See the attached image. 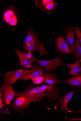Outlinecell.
I'll use <instances>...</instances> for the list:
<instances>
[{
	"mask_svg": "<svg viewBox=\"0 0 81 121\" xmlns=\"http://www.w3.org/2000/svg\"><path fill=\"white\" fill-rule=\"evenodd\" d=\"M39 35L35 32L32 26L28 28V33L25 41L23 49L27 52H39L40 58L48 55V51L43 44L39 40Z\"/></svg>",
	"mask_w": 81,
	"mask_h": 121,
	"instance_id": "obj_1",
	"label": "cell"
},
{
	"mask_svg": "<svg viewBox=\"0 0 81 121\" xmlns=\"http://www.w3.org/2000/svg\"><path fill=\"white\" fill-rule=\"evenodd\" d=\"M14 102L9 105L13 109L14 113L22 114L26 113L29 108L30 103L24 92L16 93Z\"/></svg>",
	"mask_w": 81,
	"mask_h": 121,
	"instance_id": "obj_2",
	"label": "cell"
},
{
	"mask_svg": "<svg viewBox=\"0 0 81 121\" xmlns=\"http://www.w3.org/2000/svg\"><path fill=\"white\" fill-rule=\"evenodd\" d=\"M37 63L43 68L45 71L54 73L58 68L65 65L63 59L60 56H57L51 60H37Z\"/></svg>",
	"mask_w": 81,
	"mask_h": 121,
	"instance_id": "obj_3",
	"label": "cell"
},
{
	"mask_svg": "<svg viewBox=\"0 0 81 121\" xmlns=\"http://www.w3.org/2000/svg\"><path fill=\"white\" fill-rule=\"evenodd\" d=\"M4 19L11 28L16 26L18 22L17 11L15 6L11 5L5 8L3 13Z\"/></svg>",
	"mask_w": 81,
	"mask_h": 121,
	"instance_id": "obj_4",
	"label": "cell"
},
{
	"mask_svg": "<svg viewBox=\"0 0 81 121\" xmlns=\"http://www.w3.org/2000/svg\"><path fill=\"white\" fill-rule=\"evenodd\" d=\"M24 94L30 103L40 102L46 97L45 94L40 90L39 87L28 86Z\"/></svg>",
	"mask_w": 81,
	"mask_h": 121,
	"instance_id": "obj_5",
	"label": "cell"
},
{
	"mask_svg": "<svg viewBox=\"0 0 81 121\" xmlns=\"http://www.w3.org/2000/svg\"><path fill=\"white\" fill-rule=\"evenodd\" d=\"M53 35L56 43L55 52L59 54L67 53L72 55L65 37L60 34L54 33Z\"/></svg>",
	"mask_w": 81,
	"mask_h": 121,
	"instance_id": "obj_6",
	"label": "cell"
},
{
	"mask_svg": "<svg viewBox=\"0 0 81 121\" xmlns=\"http://www.w3.org/2000/svg\"><path fill=\"white\" fill-rule=\"evenodd\" d=\"M0 90L2 92V97L3 98L4 102V107L6 108L11 104L16 93L14 90V86L12 85L5 83L1 85Z\"/></svg>",
	"mask_w": 81,
	"mask_h": 121,
	"instance_id": "obj_7",
	"label": "cell"
},
{
	"mask_svg": "<svg viewBox=\"0 0 81 121\" xmlns=\"http://www.w3.org/2000/svg\"><path fill=\"white\" fill-rule=\"evenodd\" d=\"M41 91L45 95L49 102L52 103L59 98V95L60 92L57 87L54 86V84L42 85L39 86Z\"/></svg>",
	"mask_w": 81,
	"mask_h": 121,
	"instance_id": "obj_8",
	"label": "cell"
},
{
	"mask_svg": "<svg viewBox=\"0 0 81 121\" xmlns=\"http://www.w3.org/2000/svg\"><path fill=\"white\" fill-rule=\"evenodd\" d=\"M24 71V69H20L7 72L4 75V78L5 83L12 85L21 79Z\"/></svg>",
	"mask_w": 81,
	"mask_h": 121,
	"instance_id": "obj_9",
	"label": "cell"
},
{
	"mask_svg": "<svg viewBox=\"0 0 81 121\" xmlns=\"http://www.w3.org/2000/svg\"><path fill=\"white\" fill-rule=\"evenodd\" d=\"M44 74L43 69L37 65L35 64L33 67L30 70L26 69L20 79L25 81H28L32 79Z\"/></svg>",
	"mask_w": 81,
	"mask_h": 121,
	"instance_id": "obj_10",
	"label": "cell"
},
{
	"mask_svg": "<svg viewBox=\"0 0 81 121\" xmlns=\"http://www.w3.org/2000/svg\"><path fill=\"white\" fill-rule=\"evenodd\" d=\"M77 92H81V90L74 91L66 93L62 97L58 99V102L57 105L62 112L66 114H67L69 111L67 108L68 103L73 97L74 94Z\"/></svg>",
	"mask_w": 81,
	"mask_h": 121,
	"instance_id": "obj_11",
	"label": "cell"
},
{
	"mask_svg": "<svg viewBox=\"0 0 81 121\" xmlns=\"http://www.w3.org/2000/svg\"><path fill=\"white\" fill-rule=\"evenodd\" d=\"M61 27L65 32L67 42L71 46L74 44V35L72 26L67 25L65 21H64L62 22Z\"/></svg>",
	"mask_w": 81,
	"mask_h": 121,
	"instance_id": "obj_12",
	"label": "cell"
},
{
	"mask_svg": "<svg viewBox=\"0 0 81 121\" xmlns=\"http://www.w3.org/2000/svg\"><path fill=\"white\" fill-rule=\"evenodd\" d=\"M14 50L17 53L19 59L20 66L24 67L26 69H32V65L33 64L25 57L24 54L25 52L22 50H19L15 48H14Z\"/></svg>",
	"mask_w": 81,
	"mask_h": 121,
	"instance_id": "obj_13",
	"label": "cell"
},
{
	"mask_svg": "<svg viewBox=\"0 0 81 121\" xmlns=\"http://www.w3.org/2000/svg\"><path fill=\"white\" fill-rule=\"evenodd\" d=\"M65 83L75 87L81 88V72L73 75L70 78L61 81L59 84H61Z\"/></svg>",
	"mask_w": 81,
	"mask_h": 121,
	"instance_id": "obj_14",
	"label": "cell"
},
{
	"mask_svg": "<svg viewBox=\"0 0 81 121\" xmlns=\"http://www.w3.org/2000/svg\"><path fill=\"white\" fill-rule=\"evenodd\" d=\"M43 75L45 77V80L43 85L45 83H48L49 85L54 84L57 88H59L58 85L59 76L56 75L55 73H51L48 72Z\"/></svg>",
	"mask_w": 81,
	"mask_h": 121,
	"instance_id": "obj_15",
	"label": "cell"
},
{
	"mask_svg": "<svg viewBox=\"0 0 81 121\" xmlns=\"http://www.w3.org/2000/svg\"><path fill=\"white\" fill-rule=\"evenodd\" d=\"M81 62L77 59L75 63L73 64H67L66 65L67 66L71 69V70L68 73L69 76L78 74L81 72V67L80 65Z\"/></svg>",
	"mask_w": 81,
	"mask_h": 121,
	"instance_id": "obj_16",
	"label": "cell"
},
{
	"mask_svg": "<svg viewBox=\"0 0 81 121\" xmlns=\"http://www.w3.org/2000/svg\"><path fill=\"white\" fill-rule=\"evenodd\" d=\"M70 50L71 52L74 53L77 59L81 62V47L77 39L75 41L74 44L70 48Z\"/></svg>",
	"mask_w": 81,
	"mask_h": 121,
	"instance_id": "obj_17",
	"label": "cell"
},
{
	"mask_svg": "<svg viewBox=\"0 0 81 121\" xmlns=\"http://www.w3.org/2000/svg\"><path fill=\"white\" fill-rule=\"evenodd\" d=\"M57 3L55 0L52 1L46 5L42 10L49 14H52L56 10Z\"/></svg>",
	"mask_w": 81,
	"mask_h": 121,
	"instance_id": "obj_18",
	"label": "cell"
},
{
	"mask_svg": "<svg viewBox=\"0 0 81 121\" xmlns=\"http://www.w3.org/2000/svg\"><path fill=\"white\" fill-rule=\"evenodd\" d=\"M52 0H36L35 5L41 10L42 9Z\"/></svg>",
	"mask_w": 81,
	"mask_h": 121,
	"instance_id": "obj_19",
	"label": "cell"
},
{
	"mask_svg": "<svg viewBox=\"0 0 81 121\" xmlns=\"http://www.w3.org/2000/svg\"><path fill=\"white\" fill-rule=\"evenodd\" d=\"M31 80L34 84L38 85L44 82L45 78L43 75H42L36 77Z\"/></svg>",
	"mask_w": 81,
	"mask_h": 121,
	"instance_id": "obj_20",
	"label": "cell"
},
{
	"mask_svg": "<svg viewBox=\"0 0 81 121\" xmlns=\"http://www.w3.org/2000/svg\"><path fill=\"white\" fill-rule=\"evenodd\" d=\"M72 27L75 31L77 39L78 40L80 46L81 47V31L80 28L78 27L73 26Z\"/></svg>",
	"mask_w": 81,
	"mask_h": 121,
	"instance_id": "obj_21",
	"label": "cell"
},
{
	"mask_svg": "<svg viewBox=\"0 0 81 121\" xmlns=\"http://www.w3.org/2000/svg\"><path fill=\"white\" fill-rule=\"evenodd\" d=\"M24 54L26 58L33 64L37 60L31 52H25Z\"/></svg>",
	"mask_w": 81,
	"mask_h": 121,
	"instance_id": "obj_22",
	"label": "cell"
},
{
	"mask_svg": "<svg viewBox=\"0 0 81 121\" xmlns=\"http://www.w3.org/2000/svg\"><path fill=\"white\" fill-rule=\"evenodd\" d=\"M68 112L73 114H80L81 113V110L76 111H71V112L69 111Z\"/></svg>",
	"mask_w": 81,
	"mask_h": 121,
	"instance_id": "obj_23",
	"label": "cell"
},
{
	"mask_svg": "<svg viewBox=\"0 0 81 121\" xmlns=\"http://www.w3.org/2000/svg\"><path fill=\"white\" fill-rule=\"evenodd\" d=\"M4 104L3 103V100L1 97H0V109L4 107Z\"/></svg>",
	"mask_w": 81,
	"mask_h": 121,
	"instance_id": "obj_24",
	"label": "cell"
},
{
	"mask_svg": "<svg viewBox=\"0 0 81 121\" xmlns=\"http://www.w3.org/2000/svg\"><path fill=\"white\" fill-rule=\"evenodd\" d=\"M69 120L70 121H73L75 120H78L79 121H81V118H72L70 119H69Z\"/></svg>",
	"mask_w": 81,
	"mask_h": 121,
	"instance_id": "obj_25",
	"label": "cell"
},
{
	"mask_svg": "<svg viewBox=\"0 0 81 121\" xmlns=\"http://www.w3.org/2000/svg\"><path fill=\"white\" fill-rule=\"evenodd\" d=\"M2 91L0 90V97H2Z\"/></svg>",
	"mask_w": 81,
	"mask_h": 121,
	"instance_id": "obj_26",
	"label": "cell"
},
{
	"mask_svg": "<svg viewBox=\"0 0 81 121\" xmlns=\"http://www.w3.org/2000/svg\"><path fill=\"white\" fill-rule=\"evenodd\" d=\"M80 29H81V28H80Z\"/></svg>",
	"mask_w": 81,
	"mask_h": 121,
	"instance_id": "obj_27",
	"label": "cell"
}]
</instances>
